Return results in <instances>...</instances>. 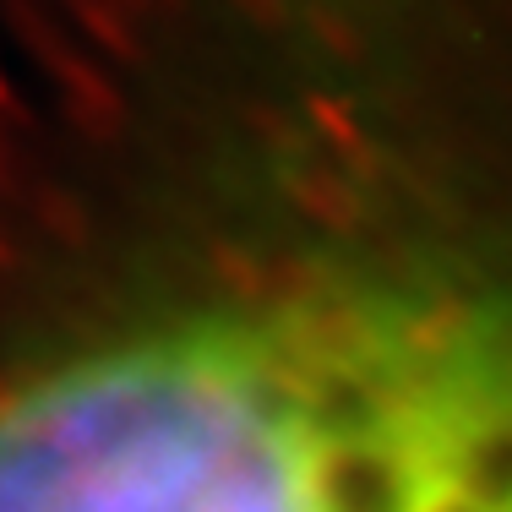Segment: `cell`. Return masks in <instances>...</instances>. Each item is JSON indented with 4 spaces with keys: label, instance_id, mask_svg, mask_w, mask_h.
I'll list each match as a JSON object with an SVG mask.
<instances>
[{
    "label": "cell",
    "instance_id": "cell-1",
    "mask_svg": "<svg viewBox=\"0 0 512 512\" xmlns=\"http://www.w3.org/2000/svg\"><path fill=\"white\" fill-rule=\"evenodd\" d=\"M0 512H512V251L338 218L0 382Z\"/></svg>",
    "mask_w": 512,
    "mask_h": 512
}]
</instances>
